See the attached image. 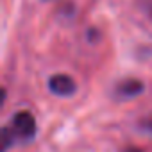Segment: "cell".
<instances>
[{
    "instance_id": "8992f818",
    "label": "cell",
    "mask_w": 152,
    "mask_h": 152,
    "mask_svg": "<svg viewBox=\"0 0 152 152\" xmlns=\"http://www.w3.org/2000/svg\"><path fill=\"white\" fill-rule=\"evenodd\" d=\"M122 152H143V150L138 148V147H127V148H124Z\"/></svg>"
},
{
    "instance_id": "7a4b0ae2",
    "label": "cell",
    "mask_w": 152,
    "mask_h": 152,
    "mask_svg": "<svg viewBox=\"0 0 152 152\" xmlns=\"http://www.w3.org/2000/svg\"><path fill=\"white\" fill-rule=\"evenodd\" d=\"M48 88L54 95H59V97H70L75 93V90H77V84H75V81L70 77V75L66 73H56L50 77L48 81Z\"/></svg>"
},
{
    "instance_id": "5b68a950",
    "label": "cell",
    "mask_w": 152,
    "mask_h": 152,
    "mask_svg": "<svg viewBox=\"0 0 152 152\" xmlns=\"http://www.w3.org/2000/svg\"><path fill=\"white\" fill-rule=\"evenodd\" d=\"M140 124H141V129H145V131H148V132L152 134V116H148V118L141 120Z\"/></svg>"
},
{
    "instance_id": "6da1fadb",
    "label": "cell",
    "mask_w": 152,
    "mask_h": 152,
    "mask_svg": "<svg viewBox=\"0 0 152 152\" xmlns=\"http://www.w3.org/2000/svg\"><path fill=\"white\" fill-rule=\"evenodd\" d=\"M11 131L15 138L20 140H32L36 134V118L31 111H20L11 120Z\"/></svg>"
},
{
    "instance_id": "3957f363",
    "label": "cell",
    "mask_w": 152,
    "mask_h": 152,
    "mask_svg": "<svg viewBox=\"0 0 152 152\" xmlns=\"http://www.w3.org/2000/svg\"><path fill=\"white\" fill-rule=\"evenodd\" d=\"M143 88H145V84L138 79H124L122 83L116 84L115 93L120 99H132V97H138L143 91Z\"/></svg>"
},
{
    "instance_id": "277c9868",
    "label": "cell",
    "mask_w": 152,
    "mask_h": 152,
    "mask_svg": "<svg viewBox=\"0 0 152 152\" xmlns=\"http://www.w3.org/2000/svg\"><path fill=\"white\" fill-rule=\"evenodd\" d=\"M11 143H15V134H13L11 127H4L2 129V152H6Z\"/></svg>"
},
{
    "instance_id": "52a82bcc",
    "label": "cell",
    "mask_w": 152,
    "mask_h": 152,
    "mask_svg": "<svg viewBox=\"0 0 152 152\" xmlns=\"http://www.w3.org/2000/svg\"><path fill=\"white\" fill-rule=\"evenodd\" d=\"M150 15H152V7H150Z\"/></svg>"
}]
</instances>
